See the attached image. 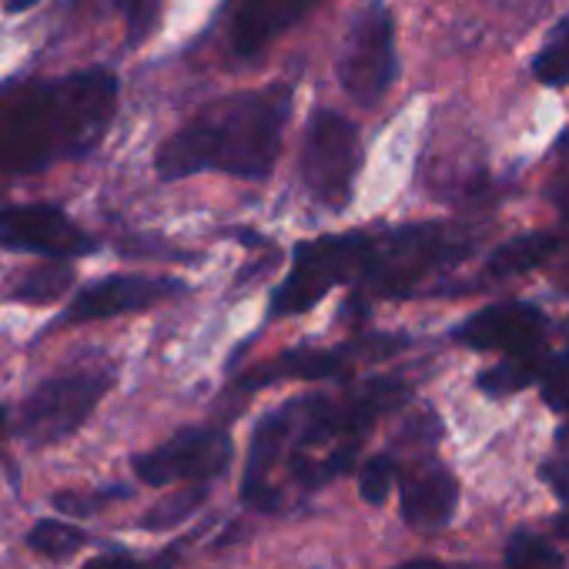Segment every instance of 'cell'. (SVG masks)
<instances>
[{
  "mask_svg": "<svg viewBox=\"0 0 569 569\" xmlns=\"http://www.w3.org/2000/svg\"><path fill=\"white\" fill-rule=\"evenodd\" d=\"M546 476H549V482L556 486V492L569 502V466H566V469H552V466H546Z\"/></svg>",
  "mask_w": 569,
  "mask_h": 569,
  "instance_id": "28",
  "label": "cell"
},
{
  "mask_svg": "<svg viewBox=\"0 0 569 569\" xmlns=\"http://www.w3.org/2000/svg\"><path fill=\"white\" fill-rule=\"evenodd\" d=\"M459 506V486L446 469H426L402 486V519L419 532H442Z\"/></svg>",
  "mask_w": 569,
  "mask_h": 569,
  "instance_id": "14",
  "label": "cell"
},
{
  "mask_svg": "<svg viewBox=\"0 0 569 569\" xmlns=\"http://www.w3.org/2000/svg\"><path fill=\"white\" fill-rule=\"evenodd\" d=\"M184 292V284L174 278H148V274H111L101 278L71 302V309L61 316V326H84L101 322L128 312H144L151 306H161Z\"/></svg>",
  "mask_w": 569,
  "mask_h": 569,
  "instance_id": "10",
  "label": "cell"
},
{
  "mask_svg": "<svg viewBox=\"0 0 569 569\" xmlns=\"http://www.w3.org/2000/svg\"><path fill=\"white\" fill-rule=\"evenodd\" d=\"M118 108V78L104 68L0 84V171L34 174L91 154Z\"/></svg>",
  "mask_w": 569,
  "mask_h": 569,
  "instance_id": "1",
  "label": "cell"
},
{
  "mask_svg": "<svg viewBox=\"0 0 569 569\" xmlns=\"http://www.w3.org/2000/svg\"><path fill=\"white\" fill-rule=\"evenodd\" d=\"M472 248H476L472 234L449 228V224H436V221L382 231L369 244V258L359 274L356 296L362 302L402 299L422 278L462 261Z\"/></svg>",
  "mask_w": 569,
  "mask_h": 569,
  "instance_id": "3",
  "label": "cell"
},
{
  "mask_svg": "<svg viewBox=\"0 0 569 569\" xmlns=\"http://www.w3.org/2000/svg\"><path fill=\"white\" fill-rule=\"evenodd\" d=\"M392 482H396V462L389 456H376L359 469V496L369 506H382L392 492Z\"/></svg>",
  "mask_w": 569,
  "mask_h": 569,
  "instance_id": "24",
  "label": "cell"
},
{
  "mask_svg": "<svg viewBox=\"0 0 569 569\" xmlns=\"http://www.w3.org/2000/svg\"><path fill=\"white\" fill-rule=\"evenodd\" d=\"M346 372V356L342 349H292L284 352L281 359L254 369L241 386L244 389H258V386H268V382H281V379H336Z\"/></svg>",
  "mask_w": 569,
  "mask_h": 569,
  "instance_id": "15",
  "label": "cell"
},
{
  "mask_svg": "<svg viewBox=\"0 0 569 569\" xmlns=\"http://www.w3.org/2000/svg\"><path fill=\"white\" fill-rule=\"evenodd\" d=\"M362 168L359 128L329 108H316L302 138L299 174L306 191L326 208H346Z\"/></svg>",
  "mask_w": 569,
  "mask_h": 569,
  "instance_id": "6",
  "label": "cell"
},
{
  "mask_svg": "<svg viewBox=\"0 0 569 569\" xmlns=\"http://www.w3.org/2000/svg\"><path fill=\"white\" fill-rule=\"evenodd\" d=\"M556 536L559 539H569V516H559L556 519Z\"/></svg>",
  "mask_w": 569,
  "mask_h": 569,
  "instance_id": "32",
  "label": "cell"
},
{
  "mask_svg": "<svg viewBox=\"0 0 569 569\" xmlns=\"http://www.w3.org/2000/svg\"><path fill=\"white\" fill-rule=\"evenodd\" d=\"M292 114V88L268 84L258 91L228 94L191 118L158 151V174L168 181L224 171L248 181H264L278 161L281 134Z\"/></svg>",
  "mask_w": 569,
  "mask_h": 569,
  "instance_id": "2",
  "label": "cell"
},
{
  "mask_svg": "<svg viewBox=\"0 0 569 569\" xmlns=\"http://www.w3.org/2000/svg\"><path fill=\"white\" fill-rule=\"evenodd\" d=\"M549 38H556V41H566V44H569V14L552 28V34H549Z\"/></svg>",
  "mask_w": 569,
  "mask_h": 569,
  "instance_id": "29",
  "label": "cell"
},
{
  "mask_svg": "<svg viewBox=\"0 0 569 569\" xmlns=\"http://www.w3.org/2000/svg\"><path fill=\"white\" fill-rule=\"evenodd\" d=\"M114 386L111 369H74L41 382L18 412V436L31 449H48L71 439Z\"/></svg>",
  "mask_w": 569,
  "mask_h": 569,
  "instance_id": "5",
  "label": "cell"
},
{
  "mask_svg": "<svg viewBox=\"0 0 569 569\" xmlns=\"http://www.w3.org/2000/svg\"><path fill=\"white\" fill-rule=\"evenodd\" d=\"M28 549H34L44 559L64 562L71 559L81 546H88V532L81 526H74L71 519H38L28 536H24Z\"/></svg>",
  "mask_w": 569,
  "mask_h": 569,
  "instance_id": "18",
  "label": "cell"
},
{
  "mask_svg": "<svg viewBox=\"0 0 569 569\" xmlns=\"http://www.w3.org/2000/svg\"><path fill=\"white\" fill-rule=\"evenodd\" d=\"M506 566L509 569H562V552L549 546L536 532H516L506 546Z\"/></svg>",
  "mask_w": 569,
  "mask_h": 569,
  "instance_id": "21",
  "label": "cell"
},
{
  "mask_svg": "<svg viewBox=\"0 0 569 569\" xmlns=\"http://www.w3.org/2000/svg\"><path fill=\"white\" fill-rule=\"evenodd\" d=\"M312 8L316 0H228V44L238 58H254L284 31H292Z\"/></svg>",
  "mask_w": 569,
  "mask_h": 569,
  "instance_id": "12",
  "label": "cell"
},
{
  "mask_svg": "<svg viewBox=\"0 0 569 569\" xmlns=\"http://www.w3.org/2000/svg\"><path fill=\"white\" fill-rule=\"evenodd\" d=\"M562 238L559 234H549V231H529V234H519L506 244H499L489 261H486V271L492 278H509V274H526L539 264H546L556 251H559Z\"/></svg>",
  "mask_w": 569,
  "mask_h": 569,
  "instance_id": "16",
  "label": "cell"
},
{
  "mask_svg": "<svg viewBox=\"0 0 569 569\" xmlns=\"http://www.w3.org/2000/svg\"><path fill=\"white\" fill-rule=\"evenodd\" d=\"M0 244L18 251H38L48 258H78L98 251L88 231H81L61 208L41 201L0 211Z\"/></svg>",
  "mask_w": 569,
  "mask_h": 569,
  "instance_id": "9",
  "label": "cell"
},
{
  "mask_svg": "<svg viewBox=\"0 0 569 569\" xmlns=\"http://www.w3.org/2000/svg\"><path fill=\"white\" fill-rule=\"evenodd\" d=\"M532 74H536L542 84H549V88L569 84V44L549 38L546 48H542V51L536 54V61H532Z\"/></svg>",
  "mask_w": 569,
  "mask_h": 569,
  "instance_id": "26",
  "label": "cell"
},
{
  "mask_svg": "<svg viewBox=\"0 0 569 569\" xmlns=\"http://www.w3.org/2000/svg\"><path fill=\"white\" fill-rule=\"evenodd\" d=\"M4 436H8V409L0 406V442H4Z\"/></svg>",
  "mask_w": 569,
  "mask_h": 569,
  "instance_id": "33",
  "label": "cell"
},
{
  "mask_svg": "<svg viewBox=\"0 0 569 569\" xmlns=\"http://www.w3.org/2000/svg\"><path fill=\"white\" fill-rule=\"evenodd\" d=\"M174 559H178V546H171V549H164L158 556H148V559L131 556L128 549H111V552H101V556L88 559L84 569H171Z\"/></svg>",
  "mask_w": 569,
  "mask_h": 569,
  "instance_id": "25",
  "label": "cell"
},
{
  "mask_svg": "<svg viewBox=\"0 0 569 569\" xmlns=\"http://www.w3.org/2000/svg\"><path fill=\"white\" fill-rule=\"evenodd\" d=\"M396 24L382 0L369 4L349 21L339 51V84L359 108H376L396 81Z\"/></svg>",
  "mask_w": 569,
  "mask_h": 569,
  "instance_id": "7",
  "label": "cell"
},
{
  "mask_svg": "<svg viewBox=\"0 0 569 569\" xmlns=\"http://www.w3.org/2000/svg\"><path fill=\"white\" fill-rule=\"evenodd\" d=\"M74 284V271L64 264V258H54L51 264H41L34 271H28L18 289H14V302H28V306H44V302H58L68 296V289Z\"/></svg>",
  "mask_w": 569,
  "mask_h": 569,
  "instance_id": "20",
  "label": "cell"
},
{
  "mask_svg": "<svg viewBox=\"0 0 569 569\" xmlns=\"http://www.w3.org/2000/svg\"><path fill=\"white\" fill-rule=\"evenodd\" d=\"M549 356L542 349H532V352H519V356H509L506 362H499L496 369L482 372L479 376V389L489 392V396H509V392H519L532 382H539L549 369Z\"/></svg>",
  "mask_w": 569,
  "mask_h": 569,
  "instance_id": "17",
  "label": "cell"
},
{
  "mask_svg": "<svg viewBox=\"0 0 569 569\" xmlns=\"http://www.w3.org/2000/svg\"><path fill=\"white\" fill-rule=\"evenodd\" d=\"M372 234L342 231L302 241L296 248L292 271L271 292V316H302L316 309L332 289L346 281H359L369 258Z\"/></svg>",
  "mask_w": 569,
  "mask_h": 569,
  "instance_id": "4",
  "label": "cell"
},
{
  "mask_svg": "<svg viewBox=\"0 0 569 569\" xmlns=\"http://www.w3.org/2000/svg\"><path fill=\"white\" fill-rule=\"evenodd\" d=\"M231 462V439L221 429L194 426L174 432L168 442L131 459L134 476L144 486H171V482H208L218 479Z\"/></svg>",
  "mask_w": 569,
  "mask_h": 569,
  "instance_id": "8",
  "label": "cell"
},
{
  "mask_svg": "<svg viewBox=\"0 0 569 569\" xmlns=\"http://www.w3.org/2000/svg\"><path fill=\"white\" fill-rule=\"evenodd\" d=\"M121 496H128L124 486H114V489H88V492H81V489H61V492L51 496V506H54L58 512H64V516L88 519V516L101 512L108 502H114V499H121Z\"/></svg>",
  "mask_w": 569,
  "mask_h": 569,
  "instance_id": "22",
  "label": "cell"
},
{
  "mask_svg": "<svg viewBox=\"0 0 569 569\" xmlns=\"http://www.w3.org/2000/svg\"><path fill=\"white\" fill-rule=\"evenodd\" d=\"M542 336H546V316L529 302L489 306L472 319H466V326L459 329V342H466L469 349L506 352V356L542 349Z\"/></svg>",
  "mask_w": 569,
  "mask_h": 569,
  "instance_id": "11",
  "label": "cell"
},
{
  "mask_svg": "<svg viewBox=\"0 0 569 569\" xmlns=\"http://www.w3.org/2000/svg\"><path fill=\"white\" fill-rule=\"evenodd\" d=\"M34 4H38V0H11L8 11H11V14H18V11H28V8H34Z\"/></svg>",
  "mask_w": 569,
  "mask_h": 569,
  "instance_id": "31",
  "label": "cell"
},
{
  "mask_svg": "<svg viewBox=\"0 0 569 569\" xmlns=\"http://www.w3.org/2000/svg\"><path fill=\"white\" fill-rule=\"evenodd\" d=\"M204 499H208V486H204V482H191V486H184V489H178V492L158 499V502L138 519V526L148 529V532L178 529V526H184V522L204 506Z\"/></svg>",
  "mask_w": 569,
  "mask_h": 569,
  "instance_id": "19",
  "label": "cell"
},
{
  "mask_svg": "<svg viewBox=\"0 0 569 569\" xmlns=\"http://www.w3.org/2000/svg\"><path fill=\"white\" fill-rule=\"evenodd\" d=\"M396 569H442V566H436L429 559H416V562H406V566H396Z\"/></svg>",
  "mask_w": 569,
  "mask_h": 569,
  "instance_id": "30",
  "label": "cell"
},
{
  "mask_svg": "<svg viewBox=\"0 0 569 569\" xmlns=\"http://www.w3.org/2000/svg\"><path fill=\"white\" fill-rule=\"evenodd\" d=\"M292 416L296 406L289 402L278 412H268L251 436V449H248V469H244V482H241V499L254 509H271L274 506V492L268 486V469L278 459L284 439L292 432Z\"/></svg>",
  "mask_w": 569,
  "mask_h": 569,
  "instance_id": "13",
  "label": "cell"
},
{
  "mask_svg": "<svg viewBox=\"0 0 569 569\" xmlns=\"http://www.w3.org/2000/svg\"><path fill=\"white\" fill-rule=\"evenodd\" d=\"M549 201H552V208L569 221V158L552 171V178H549Z\"/></svg>",
  "mask_w": 569,
  "mask_h": 569,
  "instance_id": "27",
  "label": "cell"
},
{
  "mask_svg": "<svg viewBox=\"0 0 569 569\" xmlns=\"http://www.w3.org/2000/svg\"><path fill=\"white\" fill-rule=\"evenodd\" d=\"M161 4L164 0H118L121 18H124V31H128V48L144 44L161 18Z\"/></svg>",
  "mask_w": 569,
  "mask_h": 569,
  "instance_id": "23",
  "label": "cell"
}]
</instances>
